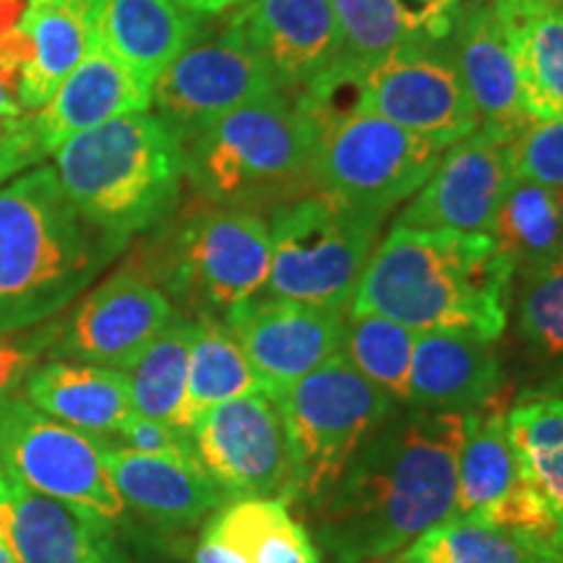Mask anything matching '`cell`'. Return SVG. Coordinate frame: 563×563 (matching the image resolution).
Returning <instances> with one entry per match:
<instances>
[{
    "instance_id": "obj_33",
    "label": "cell",
    "mask_w": 563,
    "mask_h": 563,
    "mask_svg": "<svg viewBox=\"0 0 563 563\" xmlns=\"http://www.w3.org/2000/svg\"><path fill=\"white\" fill-rule=\"evenodd\" d=\"M405 553L418 563H563L561 553L522 532L470 517H449Z\"/></svg>"
},
{
    "instance_id": "obj_36",
    "label": "cell",
    "mask_w": 563,
    "mask_h": 563,
    "mask_svg": "<svg viewBox=\"0 0 563 563\" xmlns=\"http://www.w3.org/2000/svg\"><path fill=\"white\" fill-rule=\"evenodd\" d=\"M340 55L329 76L363 84L365 74L378 66L394 47L410 40L397 0H332Z\"/></svg>"
},
{
    "instance_id": "obj_30",
    "label": "cell",
    "mask_w": 563,
    "mask_h": 563,
    "mask_svg": "<svg viewBox=\"0 0 563 563\" xmlns=\"http://www.w3.org/2000/svg\"><path fill=\"white\" fill-rule=\"evenodd\" d=\"M514 336L545 394L563 391V253L517 279Z\"/></svg>"
},
{
    "instance_id": "obj_21",
    "label": "cell",
    "mask_w": 563,
    "mask_h": 563,
    "mask_svg": "<svg viewBox=\"0 0 563 563\" xmlns=\"http://www.w3.org/2000/svg\"><path fill=\"white\" fill-rule=\"evenodd\" d=\"M506 386L496 342L456 329L415 334L407 405L412 410L467 415Z\"/></svg>"
},
{
    "instance_id": "obj_39",
    "label": "cell",
    "mask_w": 563,
    "mask_h": 563,
    "mask_svg": "<svg viewBox=\"0 0 563 563\" xmlns=\"http://www.w3.org/2000/svg\"><path fill=\"white\" fill-rule=\"evenodd\" d=\"M118 439L123 441L121 446L133 449V452L139 454L165 456V460L178 462H199L186 431H178V428L167 426V422L144 418V415L136 412H133L131 420L125 422V428Z\"/></svg>"
},
{
    "instance_id": "obj_5",
    "label": "cell",
    "mask_w": 563,
    "mask_h": 563,
    "mask_svg": "<svg viewBox=\"0 0 563 563\" xmlns=\"http://www.w3.org/2000/svg\"><path fill=\"white\" fill-rule=\"evenodd\" d=\"M183 173L201 201L269 217L316 194V121L272 91L183 141Z\"/></svg>"
},
{
    "instance_id": "obj_13",
    "label": "cell",
    "mask_w": 563,
    "mask_h": 563,
    "mask_svg": "<svg viewBox=\"0 0 563 563\" xmlns=\"http://www.w3.org/2000/svg\"><path fill=\"white\" fill-rule=\"evenodd\" d=\"M361 108L449 150L473 136L481 118L449 40H407L365 74Z\"/></svg>"
},
{
    "instance_id": "obj_10",
    "label": "cell",
    "mask_w": 563,
    "mask_h": 563,
    "mask_svg": "<svg viewBox=\"0 0 563 563\" xmlns=\"http://www.w3.org/2000/svg\"><path fill=\"white\" fill-rule=\"evenodd\" d=\"M0 477L84 506L121 532L129 527L131 514L104 464V441L63 426L19 389L0 394Z\"/></svg>"
},
{
    "instance_id": "obj_42",
    "label": "cell",
    "mask_w": 563,
    "mask_h": 563,
    "mask_svg": "<svg viewBox=\"0 0 563 563\" xmlns=\"http://www.w3.org/2000/svg\"><path fill=\"white\" fill-rule=\"evenodd\" d=\"M175 3H180L183 9L199 13V16H220L224 11H232L238 9V5L245 3V0H175Z\"/></svg>"
},
{
    "instance_id": "obj_43",
    "label": "cell",
    "mask_w": 563,
    "mask_h": 563,
    "mask_svg": "<svg viewBox=\"0 0 563 563\" xmlns=\"http://www.w3.org/2000/svg\"><path fill=\"white\" fill-rule=\"evenodd\" d=\"M363 563H418L415 559H410L405 551L399 553H391V555H384V559H371V561H363Z\"/></svg>"
},
{
    "instance_id": "obj_35",
    "label": "cell",
    "mask_w": 563,
    "mask_h": 563,
    "mask_svg": "<svg viewBox=\"0 0 563 563\" xmlns=\"http://www.w3.org/2000/svg\"><path fill=\"white\" fill-rule=\"evenodd\" d=\"M415 334L418 332L386 319V316L347 313L344 316L340 355L361 376L389 394L399 407H405Z\"/></svg>"
},
{
    "instance_id": "obj_34",
    "label": "cell",
    "mask_w": 563,
    "mask_h": 563,
    "mask_svg": "<svg viewBox=\"0 0 563 563\" xmlns=\"http://www.w3.org/2000/svg\"><path fill=\"white\" fill-rule=\"evenodd\" d=\"M506 428L525 481L563 522V397L522 399L506 412Z\"/></svg>"
},
{
    "instance_id": "obj_27",
    "label": "cell",
    "mask_w": 563,
    "mask_h": 563,
    "mask_svg": "<svg viewBox=\"0 0 563 563\" xmlns=\"http://www.w3.org/2000/svg\"><path fill=\"white\" fill-rule=\"evenodd\" d=\"M506 397L490 399L464 415V439L456 462V501L452 517L490 522L527 483L506 428Z\"/></svg>"
},
{
    "instance_id": "obj_28",
    "label": "cell",
    "mask_w": 563,
    "mask_h": 563,
    "mask_svg": "<svg viewBox=\"0 0 563 563\" xmlns=\"http://www.w3.org/2000/svg\"><path fill=\"white\" fill-rule=\"evenodd\" d=\"M256 391H264V386L224 319L194 316L188 389L178 418L180 431L188 433L194 420L209 407Z\"/></svg>"
},
{
    "instance_id": "obj_16",
    "label": "cell",
    "mask_w": 563,
    "mask_h": 563,
    "mask_svg": "<svg viewBox=\"0 0 563 563\" xmlns=\"http://www.w3.org/2000/svg\"><path fill=\"white\" fill-rule=\"evenodd\" d=\"M344 316L262 292L224 316V323L241 342L264 391L277 397L340 352Z\"/></svg>"
},
{
    "instance_id": "obj_9",
    "label": "cell",
    "mask_w": 563,
    "mask_h": 563,
    "mask_svg": "<svg viewBox=\"0 0 563 563\" xmlns=\"http://www.w3.org/2000/svg\"><path fill=\"white\" fill-rule=\"evenodd\" d=\"M313 121L316 191L378 214L410 201L446 152L365 108Z\"/></svg>"
},
{
    "instance_id": "obj_6",
    "label": "cell",
    "mask_w": 563,
    "mask_h": 563,
    "mask_svg": "<svg viewBox=\"0 0 563 563\" xmlns=\"http://www.w3.org/2000/svg\"><path fill=\"white\" fill-rule=\"evenodd\" d=\"M129 262L170 298L175 311L224 319L264 292L269 222L253 211L201 201L146 232Z\"/></svg>"
},
{
    "instance_id": "obj_14",
    "label": "cell",
    "mask_w": 563,
    "mask_h": 563,
    "mask_svg": "<svg viewBox=\"0 0 563 563\" xmlns=\"http://www.w3.org/2000/svg\"><path fill=\"white\" fill-rule=\"evenodd\" d=\"M282 91L266 63L220 24L207 32L152 84L150 110L175 136L188 141L228 112Z\"/></svg>"
},
{
    "instance_id": "obj_1",
    "label": "cell",
    "mask_w": 563,
    "mask_h": 563,
    "mask_svg": "<svg viewBox=\"0 0 563 563\" xmlns=\"http://www.w3.org/2000/svg\"><path fill=\"white\" fill-rule=\"evenodd\" d=\"M462 439L464 415L397 407L313 511L319 543L332 561L384 559L446 522Z\"/></svg>"
},
{
    "instance_id": "obj_37",
    "label": "cell",
    "mask_w": 563,
    "mask_h": 563,
    "mask_svg": "<svg viewBox=\"0 0 563 563\" xmlns=\"http://www.w3.org/2000/svg\"><path fill=\"white\" fill-rule=\"evenodd\" d=\"M514 178L563 191V121H534L506 144Z\"/></svg>"
},
{
    "instance_id": "obj_12",
    "label": "cell",
    "mask_w": 563,
    "mask_h": 563,
    "mask_svg": "<svg viewBox=\"0 0 563 563\" xmlns=\"http://www.w3.org/2000/svg\"><path fill=\"white\" fill-rule=\"evenodd\" d=\"M194 454L228 501L295 504L292 454L277 399L256 391L209 407L188 428Z\"/></svg>"
},
{
    "instance_id": "obj_17",
    "label": "cell",
    "mask_w": 563,
    "mask_h": 563,
    "mask_svg": "<svg viewBox=\"0 0 563 563\" xmlns=\"http://www.w3.org/2000/svg\"><path fill=\"white\" fill-rule=\"evenodd\" d=\"M511 178L504 141L477 129L443 152L431 178L399 211L394 228L490 235Z\"/></svg>"
},
{
    "instance_id": "obj_29",
    "label": "cell",
    "mask_w": 563,
    "mask_h": 563,
    "mask_svg": "<svg viewBox=\"0 0 563 563\" xmlns=\"http://www.w3.org/2000/svg\"><path fill=\"white\" fill-rule=\"evenodd\" d=\"M203 532L235 548L249 563H321L311 534L274 498H241L220 506Z\"/></svg>"
},
{
    "instance_id": "obj_2",
    "label": "cell",
    "mask_w": 563,
    "mask_h": 563,
    "mask_svg": "<svg viewBox=\"0 0 563 563\" xmlns=\"http://www.w3.org/2000/svg\"><path fill=\"white\" fill-rule=\"evenodd\" d=\"M517 272L485 232L391 228L365 266L347 313H376L412 332L456 329L498 342Z\"/></svg>"
},
{
    "instance_id": "obj_15",
    "label": "cell",
    "mask_w": 563,
    "mask_h": 563,
    "mask_svg": "<svg viewBox=\"0 0 563 563\" xmlns=\"http://www.w3.org/2000/svg\"><path fill=\"white\" fill-rule=\"evenodd\" d=\"M175 306L131 262L104 277L63 316L47 361L125 371L173 319Z\"/></svg>"
},
{
    "instance_id": "obj_18",
    "label": "cell",
    "mask_w": 563,
    "mask_h": 563,
    "mask_svg": "<svg viewBox=\"0 0 563 563\" xmlns=\"http://www.w3.org/2000/svg\"><path fill=\"white\" fill-rule=\"evenodd\" d=\"M224 24L269 66L287 95H306L336 66L332 0H245Z\"/></svg>"
},
{
    "instance_id": "obj_25",
    "label": "cell",
    "mask_w": 563,
    "mask_h": 563,
    "mask_svg": "<svg viewBox=\"0 0 563 563\" xmlns=\"http://www.w3.org/2000/svg\"><path fill=\"white\" fill-rule=\"evenodd\" d=\"M19 394L63 426L95 435H121L131 420V391L121 371L102 365L45 361L26 373Z\"/></svg>"
},
{
    "instance_id": "obj_4",
    "label": "cell",
    "mask_w": 563,
    "mask_h": 563,
    "mask_svg": "<svg viewBox=\"0 0 563 563\" xmlns=\"http://www.w3.org/2000/svg\"><path fill=\"white\" fill-rule=\"evenodd\" d=\"M53 159L74 209L125 245L178 211L183 144L152 110L76 133Z\"/></svg>"
},
{
    "instance_id": "obj_47",
    "label": "cell",
    "mask_w": 563,
    "mask_h": 563,
    "mask_svg": "<svg viewBox=\"0 0 563 563\" xmlns=\"http://www.w3.org/2000/svg\"><path fill=\"white\" fill-rule=\"evenodd\" d=\"M13 121H16V118H13ZM3 123H9V121H0V129H3Z\"/></svg>"
},
{
    "instance_id": "obj_45",
    "label": "cell",
    "mask_w": 563,
    "mask_h": 563,
    "mask_svg": "<svg viewBox=\"0 0 563 563\" xmlns=\"http://www.w3.org/2000/svg\"><path fill=\"white\" fill-rule=\"evenodd\" d=\"M5 180H9V173H5V170H3V167H0V186H3V183H5Z\"/></svg>"
},
{
    "instance_id": "obj_24",
    "label": "cell",
    "mask_w": 563,
    "mask_h": 563,
    "mask_svg": "<svg viewBox=\"0 0 563 563\" xmlns=\"http://www.w3.org/2000/svg\"><path fill=\"white\" fill-rule=\"evenodd\" d=\"M95 37L146 87L209 32V19L175 0H89Z\"/></svg>"
},
{
    "instance_id": "obj_26",
    "label": "cell",
    "mask_w": 563,
    "mask_h": 563,
    "mask_svg": "<svg viewBox=\"0 0 563 563\" xmlns=\"http://www.w3.org/2000/svg\"><path fill=\"white\" fill-rule=\"evenodd\" d=\"M532 121H563V0H488Z\"/></svg>"
},
{
    "instance_id": "obj_40",
    "label": "cell",
    "mask_w": 563,
    "mask_h": 563,
    "mask_svg": "<svg viewBox=\"0 0 563 563\" xmlns=\"http://www.w3.org/2000/svg\"><path fill=\"white\" fill-rule=\"evenodd\" d=\"M194 563H249L235 548H230L222 540H217L214 534L201 532L199 545L194 551Z\"/></svg>"
},
{
    "instance_id": "obj_20",
    "label": "cell",
    "mask_w": 563,
    "mask_h": 563,
    "mask_svg": "<svg viewBox=\"0 0 563 563\" xmlns=\"http://www.w3.org/2000/svg\"><path fill=\"white\" fill-rule=\"evenodd\" d=\"M104 464L125 511L159 532L194 530L228 504L199 462L139 454L104 441Z\"/></svg>"
},
{
    "instance_id": "obj_23",
    "label": "cell",
    "mask_w": 563,
    "mask_h": 563,
    "mask_svg": "<svg viewBox=\"0 0 563 563\" xmlns=\"http://www.w3.org/2000/svg\"><path fill=\"white\" fill-rule=\"evenodd\" d=\"M11 42L19 63V104L34 112L51 100L95 42L89 0H26Z\"/></svg>"
},
{
    "instance_id": "obj_3",
    "label": "cell",
    "mask_w": 563,
    "mask_h": 563,
    "mask_svg": "<svg viewBox=\"0 0 563 563\" xmlns=\"http://www.w3.org/2000/svg\"><path fill=\"white\" fill-rule=\"evenodd\" d=\"M129 245L84 220L53 165L0 186V336L66 313Z\"/></svg>"
},
{
    "instance_id": "obj_32",
    "label": "cell",
    "mask_w": 563,
    "mask_h": 563,
    "mask_svg": "<svg viewBox=\"0 0 563 563\" xmlns=\"http://www.w3.org/2000/svg\"><path fill=\"white\" fill-rule=\"evenodd\" d=\"M191 316L175 311L167 327L121 371L131 391L133 412L178 428L188 389ZM180 431V428H178Z\"/></svg>"
},
{
    "instance_id": "obj_31",
    "label": "cell",
    "mask_w": 563,
    "mask_h": 563,
    "mask_svg": "<svg viewBox=\"0 0 563 563\" xmlns=\"http://www.w3.org/2000/svg\"><path fill=\"white\" fill-rule=\"evenodd\" d=\"M490 235L511 258L517 279L553 262L563 253L559 191L525 178H511Z\"/></svg>"
},
{
    "instance_id": "obj_7",
    "label": "cell",
    "mask_w": 563,
    "mask_h": 563,
    "mask_svg": "<svg viewBox=\"0 0 563 563\" xmlns=\"http://www.w3.org/2000/svg\"><path fill=\"white\" fill-rule=\"evenodd\" d=\"M386 217L321 191L274 209L266 217L272 262L264 295L347 313Z\"/></svg>"
},
{
    "instance_id": "obj_8",
    "label": "cell",
    "mask_w": 563,
    "mask_h": 563,
    "mask_svg": "<svg viewBox=\"0 0 563 563\" xmlns=\"http://www.w3.org/2000/svg\"><path fill=\"white\" fill-rule=\"evenodd\" d=\"M274 399L290 441L295 504L308 506L311 514L371 433L399 407L340 352Z\"/></svg>"
},
{
    "instance_id": "obj_41",
    "label": "cell",
    "mask_w": 563,
    "mask_h": 563,
    "mask_svg": "<svg viewBox=\"0 0 563 563\" xmlns=\"http://www.w3.org/2000/svg\"><path fill=\"white\" fill-rule=\"evenodd\" d=\"M21 115H24V110H21L19 104L16 81L0 70V121H13V118H21Z\"/></svg>"
},
{
    "instance_id": "obj_19",
    "label": "cell",
    "mask_w": 563,
    "mask_h": 563,
    "mask_svg": "<svg viewBox=\"0 0 563 563\" xmlns=\"http://www.w3.org/2000/svg\"><path fill=\"white\" fill-rule=\"evenodd\" d=\"M0 534L19 563H131L121 530L84 506L0 477Z\"/></svg>"
},
{
    "instance_id": "obj_44",
    "label": "cell",
    "mask_w": 563,
    "mask_h": 563,
    "mask_svg": "<svg viewBox=\"0 0 563 563\" xmlns=\"http://www.w3.org/2000/svg\"><path fill=\"white\" fill-rule=\"evenodd\" d=\"M0 563H19L16 555H13V551L9 548V543L3 540V534H0Z\"/></svg>"
},
{
    "instance_id": "obj_11",
    "label": "cell",
    "mask_w": 563,
    "mask_h": 563,
    "mask_svg": "<svg viewBox=\"0 0 563 563\" xmlns=\"http://www.w3.org/2000/svg\"><path fill=\"white\" fill-rule=\"evenodd\" d=\"M152 89L95 37L84 60L40 110L0 129V167L16 178L95 125L150 110Z\"/></svg>"
},
{
    "instance_id": "obj_38",
    "label": "cell",
    "mask_w": 563,
    "mask_h": 563,
    "mask_svg": "<svg viewBox=\"0 0 563 563\" xmlns=\"http://www.w3.org/2000/svg\"><path fill=\"white\" fill-rule=\"evenodd\" d=\"M60 316L26 329V332L0 336V394L19 389L24 376L47 355L58 336Z\"/></svg>"
},
{
    "instance_id": "obj_22",
    "label": "cell",
    "mask_w": 563,
    "mask_h": 563,
    "mask_svg": "<svg viewBox=\"0 0 563 563\" xmlns=\"http://www.w3.org/2000/svg\"><path fill=\"white\" fill-rule=\"evenodd\" d=\"M452 53L483 131L509 144L534 123L522 104L511 51L488 0H464Z\"/></svg>"
},
{
    "instance_id": "obj_46",
    "label": "cell",
    "mask_w": 563,
    "mask_h": 563,
    "mask_svg": "<svg viewBox=\"0 0 563 563\" xmlns=\"http://www.w3.org/2000/svg\"><path fill=\"white\" fill-rule=\"evenodd\" d=\"M559 207H561V224H563V191H559Z\"/></svg>"
}]
</instances>
